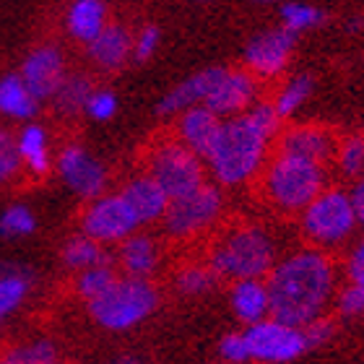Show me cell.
<instances>
[{
	"label": "cell",
	"instance_id": "d6a6232c",
	"mask_svg": "<svg viewBox=\"0 0 364 364\" xmlns=\"http://www.w3.org/2000/svg\"><path fill=\"white\" fill-rule=\"evenodd\" d=\"M336 164L346 177H359L364 172V136H349L336 146Z\"/></svg>",
	"mask_w": 364,
	"mask_h": 364
},
{
	"label": "cell",
	"instance_id": "e575fe53",
	"mask_svg": "<svg viewBox=\"0 0 364 364\" xmlns=\"http://www.w3.org/2000/svg\"><path fill=\"white\" fill-rule=\"evenodd\" d=\"M84 114H89L94 122H107L112 120L114 114H117V94L112 89H102V86H94L86 99V107H84Z\"/></svg>",
	"mask_w": 364,
	"mask_h": 364
},
{
	"label": "cell",
	"instance_id": "f35d334b",
	"mask_svg": "<svg viewBox=\"0 0 364 364\" xmlns=\"http://www.w3.org/2000/svg\"><path fill=\"white\" fill-rule=\"evenodd\" d=\"M338 310L341 315H362L364 312V284L351 281V287H343V291L338 294Z\"/></svg>",
	"mask_w": 364,
	"mask_h": 364
},
{
	"label": "cell",
	"instance_id": "5bb4252c",
	"mask_svg": "<svg viewBox=\"0 0 364 364\" xmlns=\"http://www.w3.org/2000/svg\"><path fill=\"white\" fill-rule=\"evenodd\" d=\"M65 55L58 45L47 42V45H37L21 63L18 76L23 78L26 89L39 99V102H50L55 89L60 86L65 78Z\"/></svg>",
	"mask_w": 364,
	"mask_h": 364
},
{
	"label": "cell",
	"instance_id": "ac0fdd59",
	"mask_svg": "<svg viewBox=\"0 0 364 364\" xmlns=\"http://www.w3.org/2000/svg\"><path fill=\"white\" fill-rule=\"evenodd\" d=\"M120 193H122V198L128 200L130 208H133V213H136V219L141 227L164 219L167 205H169V196L161 190V185L154 180L149 172H146V175L130 177Z\"/></svg>",
	"mask_w": 364,
	"mask_h": 364
},
{
	"label": "cell",
	"instance_id": "7c38bea8",
	"mask_svg": "<svg viewBox=\"0 0 364 364\" xmlns=\"http://www.w3.org/2000/svg\"><path fill=\"white\" fill-rule=\"evenodd\" d=\"M294 42L296 34L287 31L284 26H276V29L260 31L245 45L242 60L245 68L250 70L258 81H268V78H276L279 73H284L291 60V53H294Z\"/></svg>",
	"mask_w": 364,
	"mask_h": 364
},
{
	"label": "cell",
	"instance_id": "1f68e13d",
	"mask_svg": "<svg viewBox=\"0 0 364 364\" xmlns=\"http://www.w3.org/2000/svg\"><path fill=\"white\" fill-rule=\"evenodd\" d=\"M216 273H213L211 266H190V268H182L177 273L175 279V287L177 291L188 296H198V294H205V291H211L216 287Z\"/></svg>",
	"mask_w": 364,
	"mask_h": 364
},
{
	"label": "cell",
	"instance_id": "9a60e30c",
	"mask_svg": "<svg viewBox=\"0 0 364 364\" xmlns=\"http://www.w3.org/2000/svg\"><path fill=\"white\" fill-rule=\"evenodd\" d=\"M279 151L294 154L302 159L318 161V164H328L336 156V136L323 125H294L289 130H281L276 136Z\"/></svg>",
	"mask_w": 364,
	"mask_h": 364
},
{
	"label": "cell",
	"instance_id": "d6986e66",
	"mask_svg": "<svg viewBox=\"0 0 364 364\" xmlns=\"http://www.w3.org/2000/svg\"><path fill=\"white\" fill-rule=\"evenodd\" d=\"M219 73H221V65H211V68L198 70V73L188 76L185 81H180L175 89H169L161 97V102L156 105V114H161V117H175V114H180L188 107L203 105L208 91L216 84Z\"/></svg>",
	"mask_w": 364,
	"mask_h": 364
},
{
	"label": "cell",
	"instance_id": "8fae6325",
	"mask_svg": "<svg viewBox=\"0 0 364 364\" xmlns=\"http://www.w3.org/2000/svg\"><path fill=\"white\" fill-rule=\"evenodd\" d=\"M58 175L68 185L78 198H91L107 193V167L94 156V154L81 144H68L63 146L58 159H55Z\"/></svg>",
	"mask_w": 364,
	"mask_h": 364
},
{
	"label": "cell",
	"instance_id": "836d02e7",
	"mask_svg": "<svg viewBox=\"0 0 364 364\" xmlns=\"http://www.w3.org/2000/svg\"><path fill=\"white\" fill-rule=\"evenodd\" d=\"M21 156H18V146H16V136L11 130L0 128V188L14 182L21 175Z\"/></svg>",
	"mask_w": 364,
	"mask_h": 364
},
{
	"label": "cell",
	"instance_id": "ba28073f",
	"mask_svg": "<svg viewBox=\"0 0 364 364\" xmlns=\"http://www.w3.org/2000/svg\"><path fill=\"white\" fill-rule=\"evenodd\" d=\"M221 208H224V198H221L219 185L203 182L200 188L190 190L180 198H172L161 221H164L167 235L182 240V237L200 235L203 229L211 227L221 216Z\"/></svg>",
	"mask_w": 364,
	"mask_h": 364
},
{
	"label": "cell",
	"instance_id": "7402d4cb",
	"mask_svg": "<svg viewBox=\"0 0 364 364\" xmlns=\"http://www.w3.org/2000/svg\"><path fill=\"white\" fill-rule=\"evenodd\" d=\"M232 310L245 326L271 315V294L263 279H237L232 287Z\"/></svg>",
	"mask_w": 364,
	"mask_h": 364
},
{
	"label": "cell",
	"instance_id": "ab89813d",
	"mask_svg": "<svg viewBox=\"0 0 364 364\" xmlns=\"http://www.w3.org/2000/svg\"><path fill=\"white\" fill-rule=\"evenodd\" d=\"M302 331H304V338H307V346H310V349H318V346H323V343L333 336V326H331L328 320H323V315H320L318 320L307 323Z\"/></svg>",
	"mask_w": 364,
	"mask_h": 364
},
{
	"label": "cell",
	"instance_id": "6da1fadb",
	"mask_svg": "<svg viewBox=\"0 0 364 364\" xmlns=\"http://www.w3.org/2000/svg\"><path fill=\"white\" fill-rule=\"evenodd\" d=\"M281 117L271 102L258 99L242 114L221 120L211 149L205 151V172L224 188H237L263 172L271 144L281 133Z\"/></svg>",
	"mask_w": 364,
	"mask_h": 364
},
{
	"label": "cell",
	"instance_id": "8992f818",
	"mask_svg": "<svg viewBox=\"0 0 364 364\" xmlns=\"http://www.w3.org/2000/svg\"><path fill=\"white\" fill-rule=\"evenodd\" d=\"M302 232L320 247H336L346 242L359 227L349 193L338 188H323L302 211Z\"/></svg>",
	"mask_w": 364,
	"mask_h": 364
},
{
	"label": "cell",
	"instance_id": "d590c367",
	"mask_svg": "<svg viewBox=\"0 0 364 364\" xmlns=\"http://www.w3.org/2000/svg\"><path fill=\"white\" fill-rule=\"evenodd\" d=\"M16 359L21 364H45L50 359H58V351H55V343L47 341V338H34V341L18 343L11 349Z\"/></svg>",
	"mask_w": 364,
	"mask_h": 364
},
{
	"label": "cell",
	"instance_id": "277c9868",
	"mask_svg": "<svg viewBox=\"0 0 364 364\" xmlns=\"http://www.w3.org/2000/svg\"><path fill=\"white\" fill-rule=\"evenodd\" d=\"M276 263V247L266 229L242 224L229 229L211 250V263L216 276L224 279H263Z\"/></svg>",
	"mask_w": 364,
	"mask_h": 364
},
{
	"label": "cell",
	"instance_id": "2e32d148",
	"mask_svg": "<svg viewBox=\"0 0 364 364\" xmlns=\"http://www.w3.org/2000/svg\"><path fill=\"white\" fill-rule=\"evenodd\" d=\"M86 55H89V60L99 70L114 73V70H120L128 60H133V34L122 23L109 21L86 45Z\"/></svg>",
	"mask_w": 364,
	"mask_h": 364
},
{
	"label": "cell",
	"instance_id": "60d3db41",
	"mask_svg": "<svg viewBox=\"0 0 364 364\" xmlns=\"http://www.w3.org/2000/svg\"><path fill=\"white\" fill-rule=\"evenodd\" d=\"M349 279L364 284V240L354 247L349 258Z\"/></svg>",
	"mask_w": 364,
	"mask_h": 364
},
{
	"label": "cell",
	"instance_id": "5b68a950",
	"mask_svg": "<svg viewBox=\"0 0 364 364\" xmlns=\"http://www.w3.org/2000/svg\"><path fill=\"white\" fill-rule=\"evenodd\" d=\"M159 304L156 289L146 279L125 276L109 284V287L89 302V312L94 323L105 331H130L141 326Z\"/></svg>",
	"mask_w": 364,
	"mask_h": 364
},
{
	"label": "cell",
	"instance_id": "3957f363",
	"mask_svg": "<svg viewBox=\"0 0 364 364\" xmlns=\"http://www.w3.org/2000/svg\"><path fill=\"white\" fill-rule=\"evenodd\" d=\"M260 185L268 203L279 211L296 213L326 188V164L276 151L260 172Z\"/></svg>",
	"mask_w": 364,
	"mask_h": 364
},
{
	"label": "cell",
	"instance_id": "484cf974",
	"mask_svg": "<svg viewBox=\"0 0 364 364\" xmlns=\"http://www.w3.org/2000/svg\"><path fill=\"white\" fill-rule=\"evenodd\" d=\"M91 89H94V81H91L86 73H65V78H63L60 86L55 89L50 102H53V107L60 114L73 117V114L84 112Z\"/></svg>",
	"mask_w": 364,
	"mask_h": 364
},
{
	"label": "cell",
	"instance_id": "44dd1931",
	"mask_svg": "<svg viewBox=\"0 0 364 364\" xmlns=\"http://www.w3.org/2000/svg\"><path fill=\"white\" fill-rule=\"evenodd\" d=\"M107 23H109V11L105 0H70L65 11V31L70 39L89 45Z\"/></svg>",
	"mask_w": 364,
	"mask_h": 364
},
{
	"label": "cell",
	"instance_id": "83f0119b",
	"mask_svg": "<svg viewBox=\"0 0 364 364\" xmlns=\"http://www.w3.org/2000/svg\"><path fill=\"white\" fill-rule=\"evenodd\" d=\"M312 89H315V81H312V76H307V73L287 78L271 102L276 114H279L281 120H289V117L299 112L304 102L312 97Z\"/></svg>",
	"mask_w": 364,
	"mask_h": 364
},
{
	"label": "cell",
	"instance_id": "30bf717a",
	"mask_svg": "<svg viewBox=\"0 0 364 364\" xmlns=\"http://www.w3.org/2000/svg\"><path fill=\"white\" fill-rule=\"evenodd\" d=\"M141 227L122 193H102L91 198L81 213V232L102 245H120Z\"/></svg>",
	"mask_w": 364,
	"mask_h": 364
},
{
	"label": "cell",
	"instance_id": "f546056e",
	"mask_svg": "<svg viewBox=\"0 0 364 364\" xmlns=\"http://www.w3.org/2000/svg\"><path fill=\"white\" fill-rule=\"evenodd\" d=\"M34 229H37V216L29 205L14 203L0 213V237L6 240H23L34 235Z\"/></svg>",
	"mask_w": 364,
	"mask_h": 364
},
{
	"label": "cell",
	"instance_id": "4316f807",
	"mask_svg": "<svg viewBox=\"0 0 364 364\" xmlns=\"http://www.w3.org/2000/svg\"><path fill=\"white\" fill-rule=\"evenodd\" d=\"M63 266L68 268V271H84V268L91 266H102V263H109V255H107L105 245L97 242L94 237L89 235H76L70 237L68 242L63 245Z\"/></svg>",
	"mask_w": 364,
	"mask_h": 364
},
{
	"label": "cell",
	"instance_id": "4fadbf2b",
	"mask_svg": "<svg viewBox=\"0 0 364 364\" xmlns=\"http://www.w3.org/2000/svg\"><path fill=\"white\" fill-rule=\"evenodd\" d=\"M258 84L260 81L247 68H221L203 105L219 114L221 120L242 114L247 107L258 102Z\"/></svg>",
	"mask_w": 364,
	"mask_h": 364
},
{
	"label": "cell",
	"instance_id": "7bdbcfd3",
	"mask_svg": "<svg viewBox=\"0 0 364 364\" xmlns=\"http://www.w3.org/2000/svg\"><path fill=\"white\" fill-rule=\"evenodd\" d=\"M0 364H21V362H18V359H16L14 354L8 351V354H3V357H0Z\"/></svg>",
	"mask_w": 364,
	"mask_h": 364
},
{
	"label": "cell",
	"instance_id": "ffe728a7",
	"mask_svg": "<svg viewBox=\"0 0 364 364\" xmlns=\"http://www.w3.org/2000/svg\"><path fill=\"white\" fill-rule=\"evenodd\" d=\"M16 146H18V156H21V169L31 177H47L53 169V146L47 136L45 125L29 120L23 122V128L16 133Z\"/></svg>",
	"mask_w": 364,
	"mask_h": 364
},
{
	"label": "cell",
	"instance_id": "f6af8a7d",
	"mask_svg": "<svg viewBox=\"0 0 364 364\" xmlns=\"http://www.w3.org/2000/svg\"><path fill=\"white\" fill-rule=\"evenodd\" d=\"M258 6H271V3H276V0H255Z\"/></svg>",
	"mask_w": 364,
	"mask_h": 364
},
{
	"label": "cell",
	"instance_id": "8d00e7d4",
	"mask_svg": "<svg viewBox=\"0 0 364 364\" xmlns=\"http://www.w3.org/2000/svg\"><path fill=\"white\" fill-rule=\"evenodd\" d=\"M161 45V29L156 23H146L141 26L138 34H133V60L136 63H146L151 60L154 53L159 50Z\"/></svg>",
	"mask_w": 364,
	"mask_h": 364
},
{
	"label": "cell",
	"instance_id": "7a4b0ae2",
	"mask_svg": "<svg viewBox=\"0 0 364 364\" xmlns=\"http://www.w3.org/2000/svg\"><path fill=\"white\" fill-rule=\"evenodd\" d=\"M271 315L289 326L304 328L318 320L336 287L333 263L320 250H299L273 263L268 271Z\"/></svg>",
	"mask_w": 364,
	"mask_h": 364
},
{
	"label": "cell",
	"instance_id": "f1b7e54d",
	"mask_svg": "<svg viewBox=\"0 0 364 364\" xmlns=\"http://www.w3.org/2000/svg\"><path fill=\"white\" fill-rule=\"evenodd\" d=\"M279 16H281V26L287 31H291V34L318 29L320 23L328 18L318 6H310V3H302V0H289V3H284Z\"/></svg>",
	"mask_w": 364,
	"mask_h": 364
},
{
	"label": "cell",
	"instance_id": "ee69618b",
	"mask_svg": "<svg viewBox=\"0 0 364 364\" xmlns=\"http://www.w3.org/2000/svg\"><path fill=\"white\" fill-rule=\"evenodd\" d=\"M109 364H141L138 359H133V357H120V359H114V362H109Z\"/></svg>",
	"mask_w": 364,
	"mask_h": 364
},
{
	"label": "cell",
	"instance_id": "7dc6e473",
	"mask_svg": "<svg viewBox=\"0 0 364 364\" xmlns=\"http://www.w3.org/2000/svg\"><path fill=\"white\" fill-rule=\"evenodd\" d=\"M193 3H211V0H193Z\"/></svg>",
	"mask_w": 364,
	"mask_h": 364
},
{
	"label": "cell",
	"instance_id": "d4e9b609",
	"mask_svg": "<svg viewBox=\"0 0 364 364\" xmlns=\"http://www.w3.org/2000/svg\"><path fill=\"white\" fill-rule=\"evenodd\" d=\"M31 291V273L16 263H0V323L11 318Z\"/></svg>",
	"mask_w": 364,
	"mask_h": 364
},
{
	"label": "cell",
	"instance_id": "bcb514c9",
	"mask_svg": "<svg viewBox=\"0 0 364 364\" xmlns=\"http://www.w3.org/2000/svg\"><path fill=\"white\" fill-rule=\"evenodd\" d=\"M45 364H63V362H58V359H50V362H45Z\"/></svg>",
	"mask_w": 364,
	"mask_h": 364
},
{
	"label": "cell",
	"instance_id": "9c48e42d",
	"mask_svg": "<svg viewBox=\"0 0 364 364\" xmlns=\"http://www.w3.org/2000/svg\"><path fill=\"white\" fill-rule=\"evenodd\" d=\"M245 338L250 346L252 362L263 364L294 362L296 357H302L304 351L310 349L302 328L289 326V323L273 318V315L245 328Z\"/></svg>",
	"mask_w": 364,
	"mask_h": 364
},
{
	"label": "cell",
	"instance_id": "603a6c76",
	"mask_svg": "<svg viewBox=\"0 0 364 364\" xmlns=\"http://www.w3.org/2000/svg\"><path fill=\"white\" fill-rule=\"evenodd\" d=\"M39 109V99L26 89L18 73H6L0 78V114L16 122H29Z\"/></svg>",
	"mask_w": 364,
	"mask_h": 364
},
{
	"label": "cell",
	"instance_id": "52a82bcc",
	"mask_svg": "<svg viewBox=\"0 0 364 364\" xmlns=\"http://www.w3.org/2000/svg\"><path fill=\"white\" fill-rule=\"evenodd\" d=\"M146 172L159 182L161 190L172 198H180L190 190L200 188L205 182V164L196 151L180 144L175 136L161 138L159 144L149 151Z\"/></svg>",
	"mask_w": 364,
	"mask_h": 364
},
{
	"label": "cell",
	"instance_id": "4dcf8cb0",
	"mask_svg": "<svg viewBox=\"0 0 364 364\" xmlns=\"http://www.w3.org/2000/svg\"><path fill=\"white\" fill-rule=\"evenodd\" d=\"M114 279H117V273H114V268L109 266V263L84 268V271H78V276H76V294L89 304L91 299H97Z\"/></svg>",
	"mask_w": 364,
	"mask_h": 364
},
{
	"label": "cell",
	"instance_id": "e0dca14e",
	"mask_svg": "<svg viewBox=\"0 0 364 364\" xmlns=\"http://www.w3.org/2000/svg\"><path fill=\"white\" fill-rule=\"evenodd\" d=\"M219 125L221 117L216 112H211L205 105L188 107L180 114H175V138L203 159L205 151L211 149L213 138H216Z\"/></svg>",
	"mask_w": 364,
	"mask_h": 364
},
{
	"label": "cell",
	"instance_id": "b9f144b4",
	"mask_svg": "<svg viewBox=\"0 0 364 364\" xmlns=\"http://www.w3.org/2000/svg\"><path fill=\"white\" fill-rule=\"evenodd\" d=\"M351 208H354V216H357V224L364 227V180H359L349 193Z\"/></svg>",
	"mask_w": 364,
	"mask_h": 364
},
{
	"label": "cell",
	"instance_id": "74e56055",
	"mask_svg": "<svg viewBox=\"0 0 364 364\" xmlns=\"http://www.w3.org/2000/svg\"><path fill=\"white\" fill-rule=\"evenodd\" d=\"M219 354L224 362L229 364H250V346H247V338L245 333H229L219 341Z\"/></svg>",
	"mask_w": 364,
	"mask_h": 364
},
{
	"label": "cell",
	"instance_id": "cb8c5ba5",
	"mask_svg": "<svg viewBox=\"0 0 364 364\" xmlns=\"http://www.w3.org/2000/svg\"><path fill=\"white\" fill-rule=\"evenodd\" d=\"M120 266L125 276H138V279H149L156 266H159V247L149 235H133L125 237L120 242Z\"/></svg>",
	"mask_w": 364,
	"mask_h": 364
}]
</instances>
